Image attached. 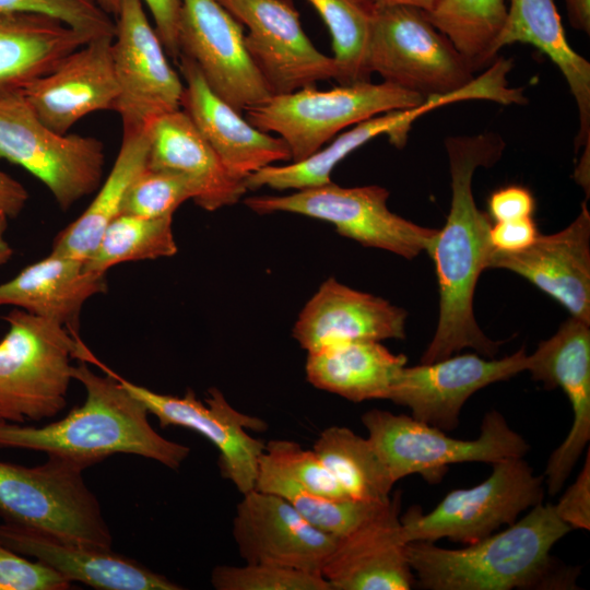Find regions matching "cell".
I'll list each match as a JSON object with an SVG mask.
<instances>
[{"instance_id":"1","label":"cell","mask_w":590,"mask_h":590,"mask_svg":"<svg viewBox=\"0 0 590 590\" xmlns=\"http://www.w3.org/2000/svg\"><path fill=\"white\" fill-rule=\"evenodd\" d=\"M445 146L451 176V204L441 229L427 250L435 263L439 290V316L435 334L421 357L428 364L471 347L493 358L503 341L486 337L473 311L477 280L487 269L492 250V221L481 211L472 192L477 167L495 164L505 142L494 133L448 137Z\"/></svg>"},{"instance_id":"2","label":"cell","mask_w":590,"mask_h":590,"mask_svg":"<svg viewBox=\"0 0 590 590\" xmlns=\"http://www.w3.org/2000/svg\"><path fill=\"white\" fill-rule=\"evenodd\" d=\"M73 366V379L82 384L86 398L63 418L42 427L0 421V448L42 451L88 468L116 453L137 455L178 469L190 448L164 438L150 424L148 410L103 366L95 374L84 358Z\"/></svg>"},{"instance_id":"3","label":"cell","mask_w":590,"mask_h":590,"mask_svg":"<svg viewBox=\"0 0 590 590\" xmlns=\"http://www.w3.org/2000/svg\"><path fill=\"white\" fill-rule=\"evenodd\" d=\"M571 528L542 503L502 532L462 548L435 542L405 545L409 565L428 590L575 589L578 571L551 556Z\"/></svg>"},{"instance_id":"4","label":"cell","mask_w":590,"mask_h":590,"mask_svg":"<svg viewBox=\"0 0 590 590\" xmlns=\"http://www.w3.org/2000/svg\"><path fill=\"white\" fill-rule=\"evenodd\" d=\"M83 464L48 456L44 464L0 461V517L55 539L111 548L113 538Z\"/></svg>"},{"instance_id":"5","label":"cell","mask_w":590,"mask_h":590,"mask_svg":"<svg viewBox=\"0 0 590 590\" xmlns=\"http://www.w3.org/2000/svg\"><path fill=\"white\" fill-rule=\"evenodd\" d=\"M427 97L388 82L340 84L327 91L306 86L271 95L245 109L246 119L266 133H276L299 162L343 129L375 116L421 105Z\"/></svg>"},{"instance_id":"6","label":"cell","mask_w":590,"mask_h":590,"mask_svg":"<svg viewBox=\"0 0 590 590\" xmlns=\"http://www.w3.org/2000/svg\"><path fill=\"white\" fill-rule=\"evenodd\" d=\"M3 319L9 329L0 340V410L13 423L56 416L67 404L71 359L82 341L62 324L16 307Z\"/></svg>"},{"instance_id":"7","label":"cell","mask_w":590,"mask_h":590,"mask_svg":"<svg viewBox=\"0 0 590 590\" xmlns=\"http://www.w3.org/2000/svg\"><path fill=\"white\" fill-rule=\"evenodd\" d=\"M362 423L394 483L411 474L438 482L450 464H493L506 458L524 457L530 448L496 410L484 415L480 435L473 440L450 437L412 416L379 409L364 413Z\"/></svg>"},{"instance_id":"8","label":"cell","mask_w":590,"mask_h":590,"mask_svg":"<svg viewBox=\"0 0 590 590\" xmlns=\"http://www.w3.org/2000/svg\"><path fill=\"white\" fill-rule=\"evenodd\" d=\"M0 158L40 180L63 211L98 189L105 166L102 141L50 129L21 90L0 93Z\"/></svg>"},{"instance_id":"9","label":"cell","mask_w":590,"mask_h":590,"mask_svg":"<svg viewBox=\"0 0 590 590\" xmlns=\"http://www.w3.org/2000/svg\"><path fill=\"white\" fill-rule=\"evenodd\" d=\"M367 66L385 82L424 97L456 92L474 70L424 11L404 5L373 10Z\"/></svg>"},{"instance_id":"10","label":"cell","mask_w":590,"mask_h":590,"mask_svg":"<svg viewBox=\"0 0 590 590\" xmlns=\"http://www.w3.org/2000/svg\"><path fill=\"white\" fill-rule=\"evenodd\" d=\"M482 483L453 489L428 514L417 506L400 516L406 543L442 538L472 544L510 526L544 499V475H535L523 457L499 460Z\"/></svg>"},{"instance_id":"11","label":"cell","mask_w":590,"mask_h":590,"mask_svg":"<svg viewBox=\"0 0 590 590\" xmlns=\"http://www.w3.org/2000/svg\"><path fill=\"white\" fill-rule=\"evenodd\" d=\"M388 198L380 186L341 187L331 181L285 196L250 197L244 203L259 215L286 212L328 222L342 236L409 260L427 251L437 229L391 212Z\"/></svg>"},{"instance_id":"12","label":"cell","mask_w":590,"mask_h":590,"mask_svg":"<svg viewBox=\"0 0 590 590\" xmlns=\"http://www.w3.org/2000/svg\"><path fill=\"white\" fill-rule=\"evenodd\" d=\"M114 21L111 55L118 85L114 110L123 135H131L180 109L185 85L169 64L142 0H121Z\"/></svg>"},{"instance_id":"13","label":"cell","mask_w":590,"mask_h":590,"mask_svg":"<svg viewBox=\"0 0 590 590\" xmlns=\"http://www.w3.org/2000/svg\"><path fill=\"white\" fill-rule=\"evenodd\" d=\"M241 25L246 50L272 95L338 78L333 57L306 35L293 0H217Z\"/></svg>"},{"instance_id":"14","label":"cell","mask_w":590,"mask_h":590,"mask_svg":"<svg viewBox=\"0 0 590 590\" xmlns=\"http://www.w3.org/2000/svg\"><path fill=\"white\" fill-rule=\"evenodd\" d=\"M244 36L243 25L217 0H181L180 55L190 58L210 88L239 113L272 95L246 50Z\"/></svg>"},{"instance_id":"15","label":"cell","mask_w":590,"mask_h":590,"mask_svg":"<svg viewBox=\"0 0 590 590\" xmlns=\"http://www.w3.org/2000/svg\"><path fill=\"white\" fill-rule=\"evenodd\" d=\"M118 376V375H117ZM121 385L153 414L160 426H180L209 439L219 450L222 476L231 481L243 495L255 489L262 440L248 429L263 432L267 424L234 409L224 394L210 388L204 402L188 389L182 397L163 394L118 376Z\"/></svg>"},{"instance_id":"16","label":"cell","mask_w":590,"mask_h":590,"mask_svg":"<svg viewBox=\"0 0 590 590\" xmlns=\"http://www.w3.org/2000/svg\"><path fill=\"white\" fill-rule=\"evenodd\" d=\"M527 357L521 347L499 359L468 353L412 367L405 365L396 376L387 400L409 408L418 421L444 432L452 430L473 393L526 370Z\"/></svg>"},{"instance_id":"17","label":"cell","mask_w":590,"mask_h":590,"mask_svg":"<svg viewBox=\"0 0 590 590\" xmlns=\"http://www.w3.org/2000/svg\"><path fill=\"white\" fill-rule=\"evenodd\" d=\"M590 323L575 317L564 321L556 333L541 341L527 357L532 379L546 388L559 387L574 412L571 428L552 452L544 482L551 495L557 494L570 475L590 439Z\"/></svg>"},{"instance_id":"18","label":"cell","mask_w":590,"mask_h":590,"mask_svg":"<svg viewBox=\"0 0 590 590\" xmlns=\"http://www.w3.org/2000/svg\"><path fill=\"white\" fill-rule=\"evenodd\" d=\"M233 536L246 563L319 574L338 539L309 523L286 499L257 489L237 504Z\"/></svg>"},{"instance_id":"19","label":"cell","mask_w":590,"mask_h":590,"mask_svg":"<svg viewBox=\"0 0 590 590\" xmlns=\"http://www.w3.org/2000/svg\"><path fill=\"white\" fill-rule=\"evenodd\" d=\"M114 37L88 40L50 72L28 82L22 94L50 129L66 134L86 115L114 110L118 96L111 45Z\"/></svg>"},{"instance_id":"20","label":"cell","mask_w":590,"mask_h":590,"mask_svg":"<svg viewBox=\"0 0 590 590\" xmlns=\"http://www.w3.org/2000/svg\"><path fill=\"white\" fill-rule=\"evenodd\" d=\"M396 493L337 544L321 574L332 590H408L415 583Z\"/></svg>"},{"instance_id":"21","label":"cell","mask_w":590,"mask_h":590,"mask_svg":"<svg viewBox=\"0 0 590 590\" xmlns=\"http://www.w3.org/2000/svg\"><path fill=\"white\" fill-rule=\"evenodd\" d=\"M487 269H505L524 278L563 305L571 315L590 323V213L581 204L578 216L564 229L539 234L519 252L492 248Z\"/></svg>"},{"instance_id":"22","label":"cell","mask_w":590,"mask_h":590,"mask_svg":"<svg viewBox=\"0 0 590 590\" xmlns=\"http://www.w3.org/2000/svg\"><path fill=\"white\" fill-rule=\"evenodd\" d=\"M177 61L185 82L181 109L233 177L244 181L266 166L291 161L282 138L260 131L220 98L190 58L180 55Z\"/></svg>"},{"instance_id":"23","label":"cell","mask_w":590,"mask_h":590,"mask_svg":"<svg viewBox=\"0 0 590 590\" xmlns=\"http://www.w3.org/2000/svg\"><path fill=\"white\" fill-rule=\"evenodd\" d=\"M405 319L404 309L329 278L304 306L293 337L308 353L345 342L401 340Z\"/></svg>"},{"instance_id":"24","label":"cell","mask_w":590,"mask_h":590,"mask_svg":"<svg viewBox=\"0 0 590 590\" xmlns=\"http://www.w3.org/2000/svg\"><path fill=\"white\" fill-rule=\"evenodd\" d=\"M0 544L40 560L67 579L98 590H180L132 558L111 551L66 542L21 526L0 523Z\"/></svg>"},{"instance_id":"25","label":"cell","mask_w":590,"mask_h":590,"mask_svg":"<svg viewBox=\"0 0 590 590\" xmlns=\"http://www.w3.org/2000/svg\"><path fill=\"white\" fill-rule=\"evenodd\" d=\"M475 98V90L467 85L446 95L427 97L418 106L393 110L355 125L310 156L286 165H269L248 176L247 190L268 187L274 190H302L331 182L334 167L347 155L379 135L387 134L391 144L403 148L413 122L440 106Z\"/></svg>"},{"instance_id":"26","label":"cell","mask_w":590,"mask_h":590,"mask_svg":"<svg viewBox=\"0 0 590 590\" xmlns=\"http://www.w3.org/2000/svg\"><path fill=\"white\" fill-rule=\"evenodd\" d=\"M146 166L184 174L198 188L194 203L216 211L237 203L246 193L243 180L233 177L184 109L165 114L149 126Z\"/></svg>"},{"instance_id":"27","label":"cell","mask_w":590,"mask_h":590,"mask_svg":"<svg viewBox=\"0 0 590 590\" xmlns=\"http://www.w3.org/2000/svg\"><path fill=\"white\" fill-rule=\"evenodd\" d=\"M107 291L105 274L84 261L51 253L0 284V307L14 306L76 333L83 305Z\"/></svg>"},{"instance_id":"28","label":"cell","mask_w":590,"mask_h":590,"mask_svg":"<svg viewBox=\"0 0 590 590\" xmlns=\"http://www.w3.org/2000/svg\"><path fill=\"white\" fill-rule=\"evenodd\" d=\"M507 19L498 51L514 43L530 44L560 70L576 101L579 131L576 151L590 144V63L568 44L553 0H508Z\"/></svg>"},{"instance_id":"29","label":"cell","mask_w":590,"mask_h":590,"mask_svg":"<svg viewBox=\"0 0 590 590\" xmlns=\"http://www.w3.org/2000/svg\"><path fill=\"white\" fill-rule=\"evenodd\" d=\"M88 40L50 15L0 14V93L22 90Z\"/></svg>"},{"instance_id":"30","label":"cell","mask_w":590,"mask_h":590,"mask_svg":"<svg viewBox=\"0 0 590 590\" xmlns=\"http://www.w3.org/2000/svg\"><path fill=\"white\" fill-rule=\"evenodd\" d=\"M405 365V355L393 354L380 342L356 341L309 352L305 371L314 387L363 402L387 399L396 376Z\"/></svg>"},{"instance_id":"31","label":"cell","mask_w":590,"mask_h":590,"mask_svg":"<svg viewBox=\"0 0 590 590\" xmlns=\"http://www.w3.org/2000/svg\"><path fill=\"white\" fill-rule=\"evenodd\" d=\"M149 151V129L122 135L119 152L108 176L102 181L84 212L56 235L51 253L82 261L92 256L107 225L120 214L130 185L146 166Z\"/></svg>"},{"instance_id":"32","label":"cell","mask_w":590,"mask_h":590,"mask_svg":"<svg viewBox=\"0 0 590 590\" xmlns=\"http://www.w3.org/2000/svg\"><path fill=\"white\" fill-rule=\"evenodd\" d=\"M349 499L386 503L394 485L368 438L347 427L323 429L312 447Z\"/></svg>"},{"instance_id":"33","label":"cell","mask_w":590,"mask_h":590,"mask_svg":"<svg viewBox=\"0 0 590 590\" xmlns=\"http://www.w3.org/2000/svg\"><path fill=\"white\" fill-rule=\"evenodd\" d=\"M425 14L475 72L485 70L497 58V42L507 19L504 0H441Z\"/></svg>"},{"instance_id":"34","label":"cell","mask_w":590,"mask_h":590,"mask_svg":"<svg viewBox=\"0 0 590 590\" xmlns=\"http://www.w3.org/2000/svg\"><path fill=\"white\" fill-rule=\"evenodd\" d=\"M176 252L173 215L143 217L120 213L107 225L84 267L87 271L106 274L122 262L154 260Z\"/></svg>"},{"instance_id":"35","label":"cell","mask_w":590,"mask_h":590,"mask_svg":"<svg viewBox=\"0 0 590 590\" xmlns=\"http://www.w3.org/2000/svg\"><path fill=\"white\" fill-rule=\"evenodd\" d=\"M326 24L340 84L370 81L367 66L373 10L362 0H307Z\"/></svg>"},{"instance_id":"36","label":"cell","mask_w":590,"mask_h":590,"mask_svg":"<svg viewBox=\"0 0 590 590\" xmlns=\"http://www.w3.org/2000/svg\"><path fill=\"white\" fill-rule=\"evenodd\" d=\"M255 489L286 499L309 523L337 538L354 530L387 503L317 495L261 465H258Z\"/></svg>"},{"instance_id":"37","label":"cell","mask_w":590,"mask_h":590,"mask_svg":"<svg viewBox=\"0 0 590 590\" xmlns=\"http://www.w3.org/2000/svg\"><path fill=\"white\" fill-rule=\"evenodd\" d=\"M194 182L184 174L145 166L130 185L121 212L143 217L173 215L180 204L198 197Z\"/></svg>"},{"instance_id":"38","label":"cell","mask_w":590,"mask_h":590,"mask_svg":"<svg viewBox=\"0 0 590 590\" xmlns=\"http://www.w3.org/2000/svg\"><path fill=\"white\" fill-rule=\"evenodd\" d=\"M258 465L276 472L314 494L349 499L314 450H306L295 441H269L264 445Z\"/></svg>"},{"instance_id":"39","label":"cell","mask_w":590,"mask_h":590,"mask_svg":"<svg viewBox=\"0 0 590 590\" xmlns=\"http://www.w3.org/2000/svg\"><path fill=\"white\" fill-rule=\"evenodd\" d=\"M211 583L216 590H332L319 573L272 564L216 566Z\"/></svg>"},{"instance_id":"40","label":"cell","mask_w":590,"mask_h":590,"mask_svg":"<svg viewBox=\"0 0 590 590\" xmlns=\"http://www.w3.org/2000/svg\"><path fill=\"white\" fill-rule=\"evenodd\" d=\"M17 12L50 15L90 39L115 35V21L95 0H0V14Z\"/></svg>"},{"instance_id":"41","label":"cell","mask_w":590,"mask_h":590,"mask_svg":"<svg viewBox=\"0 0 590 590\" xmlns=\"http://www.w3.org/2000/svg\"><path fill=\"white\" fill-rule=\"evenodd\" d=\"M71 583L47 564L0 544V590H68Z\"/></svg>"},{"instance_id":"42","label":"cell","mask_w":590,"mask_h":590,"mask_svg":"<svg viewBox=\"0 0 590 590\" xmlns=\"http://www.w3.org/2000/svg\"><path fill=\"white\" fill-rule=\"evenodd\" d=\"M98 7L111 17L116 16L121 0H95ZM152 13L155 31L166 54L174 60L179 58L177 39L181 0H142Z\"/></svg>"},{"instance_id":"43","label":"cell","mask_w":590,"mask_h":590,"mask_svg":"<svg viewBox=\"0 0 590 590\" xmlns=\"http://www.w3.org/2000/svg\"><path fill=\"white\" fill-rule=\"evenodd\" d=\"M556 515L573 529H590V452L576 481L553 505Z\"/></svg>"},{"instance_id":"44","label":"cell","mask_w":590,"mask_h":590,"mask_svg":"<svg viewBox=\"0 0 590 590\" xmlns=\"http://www.w3.org/2000/svg\"><path fill=\"white\" fill-rule=\"evenodd\" d=\"M539 232L532 216L495 222L489 229V243L494 250L519 252L529 248L538 238Z\"/></svg>"},{"instance_id":"45","label":"cell","mask_w":590,"mask_h":590,"mask_svg":"<svg viewBox=\"0 0 590 590\" xmlns=\"http://www.w3.org/2000/svg\"><path fill=\"white\" fill-rule=\"evenodd\" d=\"M534 198L530 190L520 186H508L494 191L488 199L489 216L495 222L532 216Z\"/></svg>"},{"instance_id":"46","label":"cell","mask_w":590,"mask_h":590,"mask_svg":"<svg viewBox=\"0 0 590 590\" xmlns=\"http://www.w3.org/2000/svg\"><path fill=\"white\" fill-rule=\"evenodd\" d=\"M28 193L16 179L0 170V211L16 217L25 208Z\"/></svg>"},{"instance_id":"47","label":"cell","mask_w":590,"mask_h":590,"mask_svg":"<svg viewBox=\"0 0 590 590\" xmlns=\"http://www.w3.org/2000/svg\"><path fill=\"white\" fill-rule=\"evenodd\" d=\"M570 25L578 31L590 33V0H565Z\"/></svg>"},{"instance_id":"48","label":"cell","mask_w":590,"mask_h":590,"mask_svg":"<svg viewBox=\"0 0 590 590\" xmlns=\"http://www.w3.org/2000/svg\"><path fill=\"white\" fill-rule=\"evenodd\" d=\"M371 10L387 8V7H412L424 11L425 13L433 12L441 0H362Z\"/></svg>"},{"instance_id":"49","label":"cell","mask_w":590,"mask_h":590,"mask_svg":"<svg viewBox=\"0 0 590 590\" xmlns=\"http://www.w3.org/2000/svg\"><path fill=\"white\" fill-rule=\"evenodd\" d=\"M8 215L0 211V266L7 263L13 255V249L5 239Z\"/></svg>"},{"instance_id":"50","label":"cell","mask_w":590,"mask_h":590,"mask_svg":"<svg viewBox=\"0 0 590 590\" xmlns=\"http://www.w3.org/2000/svg\"><path fill=\"white\" fill-rule=\"evenodd\" d=\"M2 420H5V416H4V414L2 413V411L0 410V421H2ZM5 421H7V420H5Z\"/></svg>"}]
</instances>
